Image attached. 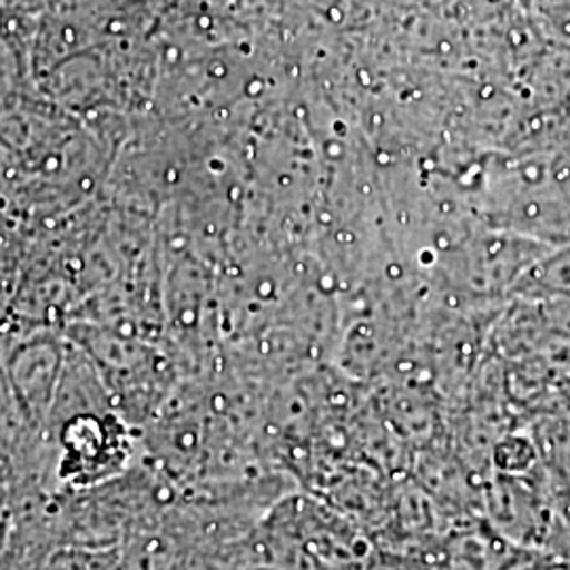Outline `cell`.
I'll list each match as a JSON object with an SVG mask.
<instances>
[{
  "instance_id": "9c48e42d",
  "label": "cell",
  "mask_w": 570,
  "mask_h": 570,
  "mask_svg": "<svg viewBox=\"0 0 570 570\" xmlns=\"http://www.w3.org/2000/svg\"><path fill=\"white\" fill-rule=\"evenodd\" d=\"M247 570H268V569H247Z\"/></svg>"
},
{
  "instance_id": "ba28073f",
  "label": "cell",
  "mask_w": 570,
  "mask_h": 570,
  "mask_svg": "<svg viewBox=\"0 0 570 570\" xmlns=\"http://www.w3.org/2000/svg\"><path fill=\"white\" fill-rule=\"evenodd\" d=\"M548 570H570L569 567H562V564H550Z\"/></svg>"
},
{
  "instance_id": "277c9868",
  "label": "cell",
  "mask_w": 570,
  "mask_h": 570,
  "mask_svg": "<svg viewBox=\"0 0 570 570\" xmlns=\"http://www.w3.org/2000/svg\"><path fill=\"white\" fill-rule=\"evenodd\" d=\"M428 553L438 570H505L524 556L484 515L454 524Z\"/></svg>"
},
{
  "instance_id": "6da1fadb",
  "label": "cell",
  "mask_w": 570,
  "mask_h": 570,
  "mask_svg": "<svg viewBox=\"0 0 570 570\" xmlns=\"http://www.w3.org/2000/svg\"><path fill=\"white\" fill-rule=\"evenodd\" d=\"M374 539L324 497L294 489L277 499L249 539V569L364 570Z\"/></svg>"
},
{
  "instance_id": "5b68a950",
  "label": "cell",
  "mask_w": 570,
  "mask_h": 570,
  "mask_svg": "<svg viewBox=\"0 0 570 570\" xmlns=\"http://www.w3.org/2000/svg\"><path fill=\"white\" fill-rule=\"evenodd\" d=\"M364 570H438L429 553L374 548Z\"/></svg>"
},
{
  "instance_id": "7a4b0ae2",
  "label": "cell",
  "mask_w": 570,
  "mask_h": 570,
  "mask_svg": "<svg viewBox=\"0 0 570 570\" xmlns=\"http://www.w3.org/2000/svg\"><path fill=\"white\" fill-rule=\"evenodd\" d=\"M49 444L56 450V478L61 489H100L127 473L136 456L129 423L104 410L66 416L53 425Z\"/></svg>"
},
{
  "instance_id": "3957f363",
  "label": "cell",
  "mask_w": 570,
  "mask_h": 570,
  "mask_svg": "<svg viewBox=\"0 0 570 570\" xmlns=\"http://www.w3.org/2000/svg\"><path fill=\"white\" fill-rule=\"evenodd\" d=\"M68 351L51 336L30 338L9 357L7 385L20 410L21 421L32 435L47 433L60 391Z\"/></svg>"
},
{
  "instance_id": "52a82bcc",
  "label": "cell",
  "mask_w": 570,
  "mask_h": 570,
  "mask_svg": "<svg viewBox=\"0 0 570 570\" xmlns=\"http://www.w3.org/2000/svg\"><path fill=\"white\" fill-rule=\"evenodd\" d=\"M550 564L546 558H539V556H532V553H524L520 556L513 564H510L505 570H548Z\"/></svg>"
},
{
  "instance_id": "8992f818",
  "label": "cell",
  "mask_w": 570,
  "mask_h": 570,
  "mask_svg": "<svg viewBox=\"0 0 570 570\" xmlns=\"http://www.w3.org/2000/svg\"><path fill=\"white\" fill-rule=\"evenodd\" d=\"M21 66L18 47L0 30V102L11 96L20 81Z\"/></svg>"
}]
</instances>
